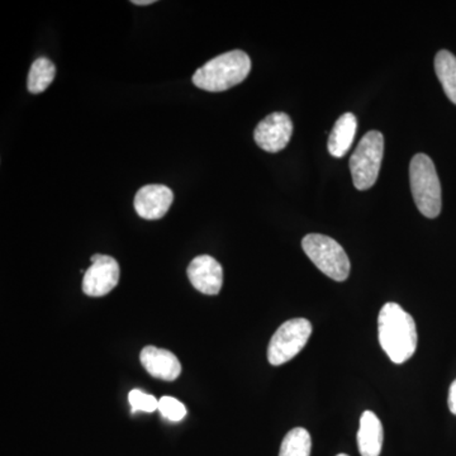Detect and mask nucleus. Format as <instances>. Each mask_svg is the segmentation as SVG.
<instances>
[{"label": "nucleus", "instance_id": "f3484780", "mask_svg": "<svg viewBox=\"0 0 456 456\" xmlns=\"http://www.w3.org/2000/svg\"><path fill=\"white\" fill-rule=\"evenodd\" d=\"M158 410L165 419L173 422H179L187 416V408L178 399L163 397L159 399Z\"/></svg>", "mask_w": 456, "mask_h": 456}, {"label": "nucleus", "instance_id": "9b49d317", "mask_svg": "<svg viewBox=\"0 0 456 456\" xmlns=\"http://www.w3.org/2000/svg\"><path fill=\"white\" fill-rule=\"evenodd\" d=\"M141 364L145 370L156 379L173 382L182 373L179 359L169 350L156 346L143 347L140 354Z\"/></svg>", "mask_w": 456, "mask_h": 456}, {"label": "nucleus", "instance_id": "20e7f679", "mask_svg": "<svg viewBox=\"0 0 456 456\" xmlns=\"http://www.w3.org/2000/svg\"><path fill=\"white\" fill-rule=\"evenodd\" d=\"M302 248L312 263L335 281H346L350 274V260L342 246L331 237L311 233L303 239Z\"/></svg>", "mask_w": 456, "mask_h": 456}, {"label": "nucleus", "instance_id": "6ab92c4d", "mask_svg": "<svg viewBox=\"0 0 456 456\" xmlns=\"http://www.w3.org/2000/svg\"><path fill=\"white\" fill-rule=\"evenodd\" d=\"M448 403L452 415L456 416V379L450 387Z\"/></svg>", "mask_w": 456, "mask_h": 456}, {"label": "nucleus", "instance_id": "f03ea898", "mask_svg": "<svg viewBox=\"0 0 456 456\" xmlns=\"http://www.w3.org/2000/svg\"><path fill=\"white\" fill-rule=\"evenodd\" d=\"M250 71V56L244 51L233 50L216 56L198 69L193 75V84L207 92H224L244 82Z\"/></svg>", "mask_w": 456, "mask_h": 456}, {"label": "nucleus", "instance_id": "f257e3e1", "mask_svg": "<svg viewBox=\"0 0 456 456\" xmlns=\"http://www.w3.org/2000/svg\"><path fill=\"white\" fill-rule=\"evenodd\" d=\"M380 346L395 364H403L417 349L415 320L397 303H387L378 317Z\"/></svg>", "mask_w": 456, "mask_h": 456}, {"label": "nucleus", "instance_id": "f8f14e48", "mask_svg": "<svg viewBox=\"0 0 456 456\" xmlns=\"http://www.w3.org/2000/svg\"><path fill=\"white\" fill-rule=\"evenodd\" d=\"M358 448L362 456H379L383 448V425L371 411L360 419Z\"/></svg>", "mask_w": 456, "mask_h": 456}, {"label": "nucleus", "instance_id": "a211bd4d", "mask_svg": "<svg viewBox=\"0 0 456 456\" xmlns=\"http://www.w3.org/2000/svg\"><path fill=\"white\" fill-rule=\"evenodd\" d=\"M128 402L132 407V412L142 411V412L151 413L158 410L159 401L151 395H146L140 389H134L128 395Z\"/></svg>", "mask_w": 456, "mask_h": 456}, {"label": "nucleus", "instance_id": "2eb2a0df", "mask_svg": "<svg viewBox=\"0 0 456 456\" xmlns=\"http://www.w3.org/2000/svg\"><path fill=\"white\" fill-rule=\"evenodd\" d=\"M56 77V66L47 57L36 60L29 70L27 88L32 94H40L45 92Z\"/></svg>", "mask_w": 456, "mask_h": 456}, {"label": "nucleus", "instance_id": "39448f33", "mask_svg": "<svg viewBox=\"0 0 456 456\" xmlns=\"http://www.w3.org/2000/svg\"><path fill=\"white\" fill-rule=\"evenodd\" d=\"M383 154V134L379 131L368 132L350 158L351 176L358 191L373 187L382 167Z\"/></svg>", "mask_w": 456, "mask_h": 456}, {"label": "nucleus", "instance_id": "0eeeda50", "mask_svg": "<svg viewBox=\"0 0 456 456\" xmlns=\"http://www.w3.org/2000/svg\"><path fill=\"white\" fill-rule=\"evenodd\" d=\"M92 265L84 273L83 292L89 297H103L112 292L119 281V265L108 255L95 254L90 257Z\"/></svg>", "mask_w": 456, "mask_h": 456}, {"label": "nucleus", "instance_id": "4468645a", "mask_svg": "<svg viewBox=\"0 0 456 456\" xmlns=\"http://www.w3.org/2000/svg\"><path fill=\"white\" fill-rule=\"evenodd\" d=\"M435 71L444 92L456 104V56L446 50L439 51L435 57Z\"/></svg>", "mask_w": 456, "mask_h": 456}, {"label": "nucleus", "instance_id": "dca6fc26", "mask_svg": "<svg viewBox=\"0 0 456 456\" xmlns=\"http://www.w3.org/2000/svg\"><path fill=\"white\" fill-rule=\"evenodd\" d=\"M310 432L303 428H293L285 435L279 456H311Z\"/></svg>", "mask_w": 456, "mask_h": 456}, {"label": "nucleus", "instance_id": "9d476101", "mask_svg": "<svg viewBox=\"0 0 456 456\" xmlns=\"http://www.w3.org/2000/svg\"><path fill=\"white\" fill-rule=\"evenodd\" d=\"M173 200L170 188L160 184L145 185L134 197V209L143 220H160L169 212Z\"/></svg>", "mask_w": 456, "mask_h": 456}, {"label": "nucleus", "instance_id": "1a4fd4ad", "mask_svg": "<svg viewBox=\"0 0 456 456\" xmlns=\"http://www.w3.org/2000/svg\"><path fill=\"white\" fill-rule=\"evenodd\" d=\"M187 274L191 285L207 296L221 292L224 284V269L217 260L208 255H200L189 264Z\"/></svg>", "mask_w": 456, "mask_h": 456}, {"label": "nucleus", "instance_id": "6e6552de", "mask_svg": "<svg viewBox=\"0 0 456 456\" xmlns=\"http://www.w3.org/2000/svg\"><path fill=\"white\" fill-rule=\"evenodd\" d=\"M293 122L288 114L275 112L269 114L256 126L254 139L256 145L264 151H281L292 139Z\"/></svg>", "mask_w": 456, "mask_h": 456}, {"label": "nucleus", "instance_id": "ddd939ff", "mask_svg": "<svg viewBox=\"0 0 456 456\" xmlns=\"http://www.w3.org/2000/svg\"><path fill=\"white\" fill-rule=\"evenodd\" d=\"M356 130H358V119L355 114H342L330 134L329 143H327L330 154L334 158H344L353 145Z\"/></svg>", "mask_w": 456, "mask_h": 456}, {"label": "nucleus", "instance_id": "412c9836", "mask_svg": "<svg viewBox=\"0 0 456 456\" xmlns=\"http://www.w3.org/2000/svg\"><path fill=\"white\" fill-rule=\"evenodd\" d=\"M338 456H349V455H346V454H338Z\"/></svg>", "mask_w": 456, "mask_h": 456}, {"label": "nucleus", "instance_id": "423d86ee", "mask_svg": "<svg viewBox=\"0 0 456 456\" xmlns=\"http://www.w3.org/2000/svg\"><path fill=\"white\" fill-rule=\"evenodd\" d=\"M312 335V325L305 318H293L279 327L269 342L268 360L274 367L296 358Z\"/></svg>", "mask_w": 456, "mask_h": 456}, {"label": "nucleus", "instance_id": "aec40b11", "mask_svg": "<svg viewBox=\"0 0 456 456\" xmlns=\"http://www.w3.org/2000/svg\"><path fill=\"white\" fill-rule=\"evenodd\" d=\"M132 3L136 5H150L154 4L155 0H134Z\"/></svg>", "mask_w": 456, "mask_h": 456}, {"label": "nucleus", "instance_id": "7ed1b4c3", "mask_svg": "<svg viewBox=\"0 0 456 456\" xmlns=\"http://www.w3.org/2000/svg\"><path fill=\"white\" fill-rule=\"evenodd\" d=\"M411 191L419 211L428 218L441 212V184L434 161L425 154L413 156L410 165Z\"/></svg>", "mask_w": 456, "mask_h": 456}]
</instances>
